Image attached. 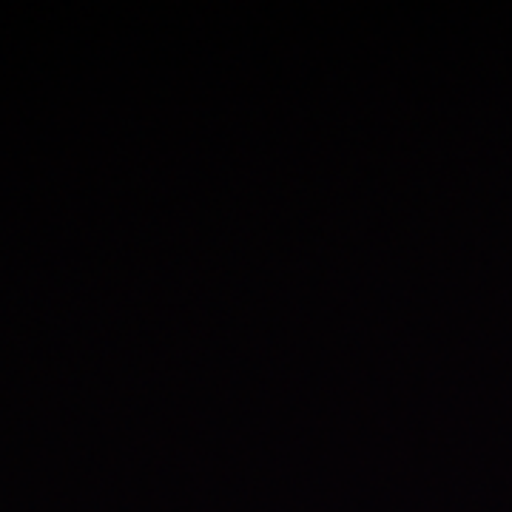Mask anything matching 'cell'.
I'll list each match as a JSON object with an SVG mask.
<instances>
[]
</instances>
